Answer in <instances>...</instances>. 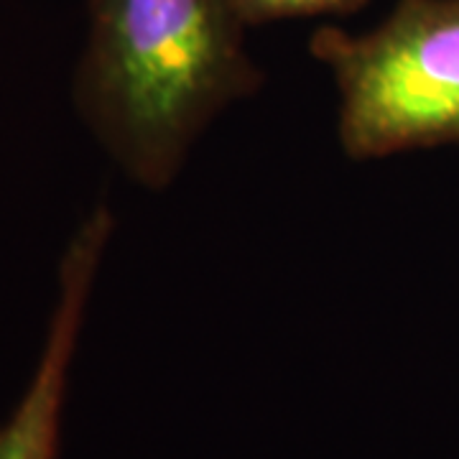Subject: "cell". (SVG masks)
<instances>
[{
    "label": "cell",
    "instance_id": "cell-3",
    "mask_svg": "<svg viewBox=\"0 0 459 459\" xmlns=\"http://www.w3.org/2000/svg\"><path fill=\"white\" fill-rule=\"evenodd\" d=\"M113 232V207L100 199L66 238L39 360L23 395L0 424V459H59L69 376Z\"/></svg>",
    "mask_w": 459,
    "mask_h": 459
},
{
    "label": "cell",
    "instance_id": "cell-2",
    "mask_svg": "<svg viewBox=\"0 0 459 459\" xmlns=\"http://www.w3.org/2000/svg\"><path fill=\"white\" fill-rule=\"evenodd\" d=\"M309 51L337 87L347 159L459 146V0H395L370 31L319 29Z\"/></svg>",
    "mask_w": 459,
    "mask_h": 459
},
{
    "label": "cell",
    "instance_id": "cell-4",
    "mask_svg": "<svg viewBox=\"0 0 459 459\" xmlns=\"http://www.w3.org/2000/svg\"><path fill=\"white\" fill-rule=\"evenodd\" d=\"M365 3L370 0H230L232 11L246 23V29L294 18L350 16L358 13Z\"/></svg>",
    "mask_w": 459,
    "mask_h": 459
},
{
    "label": "cell",
    "instance_id": "cell-1",
    "mask_svg": "<svg viewBox=\"0 0 459 459\" xmlns=\"http://www.w3.org/2000/svg\"><path fill=\"white\" fill-rule=\"evenodd\" d=\"M230 0H87L72 102L126 179L164 192L220 115L263 84Z\"/></svg>",
    "mask_w": 459,
    "mask_h": 459
}]
</instances>
